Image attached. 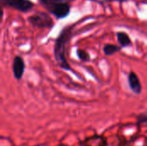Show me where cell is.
Masks as SVG:
<instances>
[{
    "label": "cell",
    "instance_id": "7",
    "mask_svg": "<svg viewBox=\"0 0 147 146\" xmlns=\"http://www.w3.org/2000/svg\"><path fill=\"white\" fill-rule=\"evenodd\" d=\"M116 38L121 47H128L132 46V40L129 35L123 31H119L116 33Z\"/></svg>",
    "mask_w": 147,
    "mask_h": 146
},
{
    "label": "cell",
    "instance_id": "9",
    "mask_svg": "<svg viewBox=\"0 0 147 146\" xmlns=\"http://www.w3.org/2000/svg\"><path fill=\"white\" fill-rule=\"evenodd\" d=\"M121 46H117V45H115V44H105L104 46H103V52L106 56H112L114 54H115L116 52H121Z\"/></svg>",
    "mask_w": 147,
    "mask_h": 146
},
{
    "label": "cell",
    "instance_id": "14",
    "mask_svg": "<svg viewBox=\"0 0 147 146\" xmlns=\"http://www.w3.org/2000/svg\"><path fill=\"white\" fill-rule=\"evenodd\" d=\"M66 2H68V3H71V2H73V1H75V0H65Z\"/></svg>",
    "mask_w": 147,
    "mask_h": 146
},
{
    "label": "cell",
    "instance_id": "15",
    "mask_svg": "<svg viewBox=\"0 0 147 146\" xmlns=\"http://www.w3.org/2000/svg\"><path fill=\"white\" fill-rule=\"evenodd\" d=\"M90 1H96V0H90Z\"/></svg>",
    "mask_w": 147,
    "mask_h": 146
},
{
    "label": "cell",
    "instance_id": "5",
    "mask_svg": "<svg viewBox=\"0 0 147 146\" xmlns=\"http://www.w3.org/2000/svg\"><path fill=\"white\" fill-rule=\"evenodd\" d=\"M26 65L23 58L20 55H16L13 59L12 62V72L15 79L21 80L23 77L25 71Z\"/></svg>",
    "mask_w": 147,
    "mask_h": 146
},
{
    "label": "cell",
    "instance_id": "12",
    "mask_svg": "<svg viewBox=\"0 0 147 146\" xmlns=\"http://www.w3.org/2000/svg\"><path fill=\"white\" fill-rule=\"evenodd\" d=\"M138 124L141 125V124H145L147 125V110L141 113L140 114H139L138 116Z\"/></svg>",
    "mask_w": 147,
    "mask_h": 146
},
{
    "label": "cell",
    "instance_id": "13",
    "mask_svg": "<svg viewBox=\"0 0 147 146\" xmlns=\"http://www.w3.org/2000/svg\"><path fill=\"white\" fill-rule=\"evenodd\" d=\"M105 3H110V2H120V3H126L131 0H102Z\"/></svg>",
    "mask_w": 147,
    "mask_h": 146
},
{
    "label": "cell",
    "instance_id": "6",
    "mask_svg": "<svg viewBox=\"0 0 147 146\" xmlns=\"http://www.w3.org/2000/svg\"><path fill=\"white\" fill-rule=\"evenodd\" d=\"M127 82H128V85L129 88L131 89V91L135 94V95H140L142 92V85H141V82L140 80V77H138V75L131 71L128 73V77H127Z\"/></svg>",
    "mask_w": 147,
    "mask_h": 146
},
{
    "label": "cell",
    "instance_id": "3",
    "mask_svg": "<svg viewBox=\"0 0 147 146\" xmlns=\"http://www.w3.org/2000/svg\"><path fill=\"white\" fill-rule=\"evenodd\" d=\"M48 13L52 14L57 19L67 17L71 13V5L68 2H61L48 5L45 8Z\"/></svg>",
    "mask_w": 147,
    "mask_h": 146
},
{
    "label": "cell",
    "instance_id": "2",
    "mask_svg": "<svg viewBox=\"0 0 147 146\" xmlns=\"http://www.w3.org/2000/svg\"><path fill=\"white\" fill-rule=\"evenodd\" d=\"M50 13L43 12V11H36L31 15L28 16V22L33 27L36 28H49L51 29L54 26V22Z\"/></svg>",
    "mask_w": 147,
    "mask_h": 146
},
{
    "label": "cell",
    "instance_id": "4",
    "mask_svg": "<svg viewBox=\"0 0 147 146\" xmlns=\"http://www.w3.org/2000/svg\"><path fill=\"white\" fill-rule=\"evenodd\" d=\"M2 7H9L22 13L32 10L34 3L31 0H0Z\"/></svg>",
    "mask_w": 147,
    "mask_h": 146
},
{
    "label": "cell",
    "instance_id": "11",
    "mask_svg": "<svg viewBox=\"0 0 147 146\" xmlns=\"http://www.w3.org/2000/svg\"><path fill=\"white\" fill-rule=\"evenodd\" d=\"M39 3L44 7L46 8L48 5L53 4V3H61V2H66L65 0H38Z\"/></svg>",
    "mask_w": 147,
    "mask_h": 146
},
{
    "label": "cell",
    "instance_id": "8",
    "mask_svg": "<svg viewBox=\"0 0 147 146\" xmlns=\"http://www.w3.org/2000/svg\"><path fill=\"white\" fill-rule=\"evenodd\" d=\"M84 144L85 146H107L106 140L100 136L90 138L86 139Z\"/></svg>",
    "mask_w": 147,
    "mask_h": 146
},
{
    "label": "cell",
    "instance_id": "10",
    "mask_svg": "<svg viewBox=\"0 0 147 146\" xmlns=\"http://www.w3.org/2000/svg\"><path fill=\"white\" fill-rule=\"evenodd\" d=\"M77 52L78 58L81 61H83V62H88V61L90 60V54H89V52H88L86 50L78 48V49H77V52Z\"/></svg>",
    "mask_w": 147,
    "mask_h": 146
},
{
    "label": "cell",
    "instance_id": "1",
    "mask_svg": "<svg viewBox=\"0 0 147 146\" xmlns=\"http://www.w3.org/2000/svg\"><path fill=\"white\" fill-rule=\"evenodd\" d=\"M72 27L70 26L64 28L59 34L57 39L55 40L53 47V54L55 60L57 61L59 67L65 71H72L65 57L66 46L68 43H70L71 38L72 37Z\"/></svg>",
    "mask_w": 147,
    "mask_h": 146
}]
</instances>
